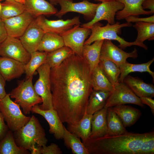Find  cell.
Listing matches in <instances>:
<instances>
[{
  "mask_svg": "<svg viewBox=\"0 0 154 154\" xmlns=\"http://www.w3.org/2000/svg\"><path fill=\"white\" fill-rule=\"evenodd\" d=\"M53 109L62 122L74 124L86 113L93 90L91 72L85 59L75 53L50 69Z\"/></svg>",
  "mask_w": 154,
  "mask_h": 154,
  "instance_id": "1",
  "label": "cell"
},
{
  "mask_svg": "<svg viewBox=\"0 0 154 154\" xmlns=\"http://www.w3.org/2000/svg\"><path fill=\"white\" fill-rule=\"evenodd\" d=\"M147 133L127 131L119 135L89 138L83 143L89 154H139Z\"/></svg>",
  "mask_w": 154,
  "mask_h": 154,
  "instance_id": "2",
  "label": "cell"
},
{
  "mask_svg": "<svg viewBox=\"0 0 154 154\" xmlns=\"http://www.w3.org/2000/svg\"><path fill=\"white\" fill-rule=\"evenodd\" d=\"M132 26L131 23L126 22L120 24L117 21L112 25L108 23L103 26L102 24L99 22H97L90 28L91 33L85 41L84 45L90 44L97 40L107 39L117 41L119 43L118 47L122 49L133 45H136L147 50L148 47L144 43H139L135 41L127 42L118 35L121 33V28Z\"/></svg>",
  "mask_w": 154,
  "mask_h": 154,
  "instance_id": "3",
  "label": "cell"
},
{
  "mask_svg": "<svg viewBox=\"0 0 154 154\" xmlns=\"http://www.w3.org/2000/svg\"><path fill=\"white\" fill-rule=\"evenodd\" d=\"M14 132L17 145L29 151H32L36 146L46 145L48 141L44 129L34 115L25 125Z\"/></svg>",
  "mask_w": 154,
  "mask_h": 154,
  "instance_id": "4",
  "label": "cell"
},
{
  "mask_svg": "<svg viewBox=\"0 0 154 154\" xmlns=\"http://www.w3.org/2000/svg\"><path fill=\"white\" fill-rule=\"evenodd\" d=\"M33 77L20 82L10 94V98L22 108L24 114H29L34 106L42 103L41 98L36 92L32 82Z\"/></svg>",
  "mask_w": 154,
  "mask_h": 154,
  "instance_id": "5",
  "label": "cell"
},
{
  "mask_svg": "<svg viewBox=\"0 0 154 154\" xmlns=\"http://www.w3.org/2000/svg\"><path fill=\"white\" fill-rule=\"evenodd\" d=\"M0 111L9 129L13 132L25 125L31 118L23 113L20 106L11 99L9 93L0 99Z\"/></svg>",
  "mask_w": 154,
  "mask_h": 154,
  "instance_id": "6",
  "label": "cell"
},
{
  "mask_svg": "<svg viewBox=\"0 0 154 154\" xmlns=\"http://www.w3.org/2000/svg\"><path fill=\"white\" fill-rule=\"evenodd\" d=\"M50 69L46 63L40 66L37 70L38 78L33 85L36 92L42 99V104L39 106L43 110L53 109L50 79Z\"/></svg>",
  "mask_w": 154,
  "mask_h": 154,
  "instance_id": "7",
  "label": "cell"
},
{
  "mask_svg": "<svg viewBox=\"0 0 154 154\" xmlns=\"http://www.w3.org/2000/svg\"><path fill=\"white\" fill-rule=\"evenodd\" d=\"M132 104L143 106L140 98L132 92L123 82H119L114 86L111 92L104 108H108L126 104Z\"/></svg>",
  "mask_w": 154,
  "mask_h": 154,
  "instance_id": "8",
  "label": "cell"
},
{
  "mask_svg": "<svg viewBox=\"0 0 154 154\" xmlns=\"http://www.w3.org/2000/svg\"><path fill=\"white\" fill-rule=\"evenodd\" d=\"M60 9L55 15L59 18L67 13L74 12L82 15L84 19L90 21L94 18L100 3H94L88 0L74 3L72 0H58Z\"/></svg>",
  "mask_w": 154,
  "mask_h": 154,
  "instance_id": "9",
  "label": "cell"
},
{
  "mask_svg": "<svg viewBox=\"0 0 154 154\" xmlns=\"http://www.w3.org/2000/svg\"><path fill=\"white\" fill-rule=\"evenodd\" d=\"M80 26L76 25L60 35L62 38L64 46L69 48L76 54L82 56L84 43L90 35L91 31Z\"/></svg>",
  "mask_w": 154,
  "mask_h": 154,
  "instance_id": "10",
  "label": "cell"
},
{
  "mask_svg": "<svg viewBox=\"0 0 154 154\" xmlns=\"http://www.w3.org/2000/svg\"><path fill=\"white\" fill-rule=\"evenodd\" d=\"M80 16L74 17L66 20L62 19L50 20L44 15L35 18L34 21L44 33H48L60 35L74 26L81 23Z\"/></svg>",
  "mask_w": 154,
  "mask_h": 154,
  "instance_id": "11",
  "label": "cell"
},
{
  "mask_svg": "<svg viewBox=\"0 0 154 154\" xmlns=\"http://www.w3.org/2000/svg\"><path fill=\"white\" fill-rule=\"evenodd\" d=\"M0 56L11 58L26 64L29 60L31 55L19 39L8 36L0 45Z\"/></svg>",
  "mask_w": 154,
  "mask_h": 154,
  "instance_id": "12",
  "label": "cell"
},
{
  "mask_svg": "<svg viewBox=\"0 0 154 154\" xmlns=\"http://www.w3.org/2000/svg\"><path fill=\"white\" fill-rule=\"evenodd\" d=\"M138 56L137 50L135 48L131 52H127L116 46L111 40L105 39L102 46L100 58L110 60L120 68L127 61V58L135 59Z\"/></svg>",
  "mask_w": 154,
  "mask_h": 154,
  "instance_id": "13",
  "label": "cell"
},
{
  "mask_svg": "<svg viewBox=\"0 0 154 154\" xmlns=\"http://www.w3.org/2000/svg\"><path fill=\"white\" fill-rule=\"evenodd\" d=\"M123 4L116 0L100 3L97 8L94 18L90 21L81 26L89 29L95 23L106 20L110 24H114L116 13L124 7Z\"/></svg>",
  "mask_w": 154,
  "mask_h": 154,
  "instance_id": "14",
  "label": "cell"
},
{
  "mask_svg": "<svg viewBox=\"0 0 154 154\" xmlns=\"http://www.w3.org/2000/svg\"><path fill=\"white\" fill-rule=\"evenodd\" d=\"M35 19L27 11L18 15L3 20L8 36L19 38Z\"/></svg>",
  "mask_w": 154,
  "mask_h": 154,
  "instance_id": "15",
  "label": "cell"
},
{
  "mask_svg": "<svg viewBox=\"0 0 154 154\" xmlns=\"http://www.w3.org/2000/svg\"><path fill=\"white\" fill-rule=\"evenodd\" d=\"M31 112L40 115L44 118L49 124V133L53 134L56 139H63L64 126L55 110H43L37 104L32 108Z\"/></svg>",
  "mask_w": 154,
  "mask_h": 154,
  "instance_id": "16",
  "label": "cell"
},
{
  "mask_svg": "<svg viewBox=\"0 0 154 154\" xmlns=\"http://www.w3.org/2000/svg\"><path fill=\"white\" fill-rule=\"evenodd\" d=\"M44 33L34 20L19 39L25 49L31 54L37 50Z\"/></svg>",
  "mask_w": 154,
  "mask_h": 154,
  "instance_id": "17",
  "label": "cell"
},
{
  "mask_svg": "<svg viewBox=\"0 0 154 154\" xmlns=\"http://www.w3.org/2000/svg\"><path fill=\"white\" fill-rule=\"evenodd\" d=\"M25 64L11 58L0 57V73L6 81L20 77L25 73Z\"/></svg>",
  "mask_w": 154,
  "mask_h": 154,
  "instance_id": "18",
  "label": "cell"
},
{
  "mask_svg": "<svg viewBox=\"0 0 154 154\" xmlns=\"http://www.w3.org/2000/svg\"><path fill=\"white\" fill-rule=\"evenodd\" d=\"M26 10L35 19L41 15H55L57 9L46 0H25Z\"/></svg>",
  "mask_w": 154,
  "mask_h": 154,
  "instance_id": "19",
  "label": "cell"
},
{
  "mask_svg": "<svg viewBox=\"0 0 154 154\" xmlns=\"http://www.w3.org/2000/svg\"><path fill=\"white\" fill-rule=\"evenodd\" d=\"M116 0L123 3L124 6L122 9L116 14V19L118 20L125 19L130 16L151 14L149 11L145 10L142 7V4L144 0Z\"/></svg>",
  "mask_w": 154,
  "mask_h": 154,
  "instance_id": "20",
  "label": "cell"
},
{
  "mask_svg": "<svg viewBox=\"0 0 154 154\" xmlns=\"http://www.w3.org/2000/svg\"><path fill=\"white\" fill-rule=\"evenodd\" d=\"M123 82L139 98L144 97L152 98L154 96V86L153 84L145 82L141 79L127 75Z\"/></svg>",
  "mask_w": 154,
  "mask_h": 154,
  "instance_id": "21",
  "label": "cell"
},
{
  "mask_svg": "<svg viewBox=\"0 0 154 154\" xmlns=\"http://www.w3.org/2000/svg\"><path fill=\"white\" fill-rule=\"evenodd\" d=\"M107 108L104 107L92 115L90 138L100 137L107 134Z\"/></svg>",
  "mask_w": 154,
  "mask_h": 154,
  "instance_id": "22",
  "label": "cell"
},
{
  "mask_svg": "<svg viewBox=\"0 0 154 154\" xmlns=\"http://www.w3.org/2000/svg\"><path fill=\"white\" fill-rule=\"evenodd\" d=\"M113 107H112V110L118 116L125 128L134 124L141 114L139 109L125 104Z\"/></svg>",
  "mask_w": 154,
  "mask_h": 154,
  "instance_id": "23",
  "label": "cell"
},
{
  "mask_svg": "<svg viewBox=\"0 0 154 154\" xmlns=\"http://www.w3.org/2000/svg\"><path fill=\"white\" fill-rule=\"evenodd\" d=\"M104 40H96L92 44L84 46L82 56L87 61L91 72L100 63L101 48Z\"/></svg>",
  "mask_w": 154,
  "mask_h": 154,
  "instance_id": "24",
  "label": "cell"
},
{
  "mask_svg": "<svg viewBox=\"0 0 154 154\" xmlns=\"http://www.w3.org/2000/svg\"><path fill=\"white\" fill-rule=\"evenodd\" d=\"M92 115L86 113L78 121L74 124H67V129L76 135L84 143L90 138L91 131V122Z\"/></svg>",
  "mask_w": 154,
  "mask_h": 154,
  "instance_id": "25",
  "label": "cell"
},
{
  "mask_svg": "<svg viewBox=\"0 0 154 154\" xmlns=\"http://www.w3.org/2000/svg\"><path fill=\"white\" fill-rule=\"evenodd\" d=\"M111 92L93 90L88 100L86 113L93 115L104 107Z\"/></svg>",
  "mask_w": 154,
  "mask_h": 154,
  "instance_id": "26",
  "label": "cell"
},
{
  "mask_svg": "<svg viewBox=\"0 0 154 154\" xmlns=\"http://www.w3.org/2000/svg\"><path fill=\"white\" fill-rule=\"evenodd\" d=\"M29 151L18 146L12 131L9 130L0 141V154H29Z\"/></svg>",
  "mask_w": 154,
  "mask_h": 154,
  "instance_id": "27",
  "label": "cell"
},
{
  "mask_svg": "<svg viewBox=\"0 0 154 154\" xmlns=\"http://www.w3.org/2000/svg\"><path fill=\"white\" fill-rule=\"evenodd\" d=\"M91 81L94 90L112 92L114 87L106 77L99 64L91 72Z\"/></svg>",
  "mask_w": 154,
  "mask_h": 154,
  "instance_id": "28",
  "label": "cell"
},
{
  "mask_svg": "<svg viewBox=\"0 0 154 154\" xmlns=\"http://www.w3.org/2000/svg\"><path fill=\"white\" fill-rule=\"evenodd\" d=\"M154 61L153 58L147 62L141 64H131L127 61L120 67L121 73L119 78V82H123L124 78L129 74L135 72H147L152 76L154 81V72L151 71L150 68Z\"/></svg>",
  "mask_w": 154,
  "mask_h": 154,
  "instance_id": "29",
  "label": "cell"
},
{
  "mask_svg": "<svg viewBox=\"0 0 154 154\" xmlns=\"http://www.w3.org/2000/svg\"><path fill=\"white\" fill-rule=\"evenodd\" d=\"M64 46L61 36L54 33H45L37 50L49 52Z\"/></svg>",
  "mask_w": 154,
  "mask_h": 154,
  "instance_id": "30",
  "label": "cell"
},
{
  "mask_svg": "<svg viewBox=\"0 0 154 154\" xmlns=\"http://www.w3.org/2000/svg\"><path fill=\"white\" fill-rule=\"evenodd\" d=\"M74 53L69 48L64 46L48 52L45 63L48 64L51 68L56 67Z\"/></svg>",
  "mask_w": 154,
  "mask_h": 154,
  "instance_id": "31",
  "label": "cell"
},
{
  "mask_svg": "<svg viewBox=\"0 0 154 154\" xmlns=\"http://www.w3.org/2000/svg\"><path fill=\"white\" fill-rule=\"evenodd\" d=\"M66 146L74 154H89L88 151L80 138L69 131L64 126L63 138Z\"/></svg>",
  "mask_w": 154,
  "mask_h": 154,
  "instance_id": "32",
  "label": "cell"
},
{
  "mask_svg": "<svg viewBox=\"0 0 154 154\" xmlns=\"http://www.w3.org/2000/svg\"><path fill=\"white\" fill-rule=\"evenodd\" d=\"M107 123L108 128L107 135H119L127 131L121 120L113 111L112 107L107 108Z\"/></svg>",
  "mask_w": 154,
  "mask_h": 154,
  "instance_id": "33",
  "label": "cell"
},
{
  "mask_svg": "<svg viewBox=\"0 0 154 154\" xmlns=\"http://www.w3.org/2000/svg\"><path fill=\"white\" fill-rule=\"evenodd\" d=\"M48 52L37 50L31 54L29 61L25 64L26 79L33 77L36 70L42 65L45 63Z\"/></svg>",
  "mask_w": 154,
  "mask_h": 154,
  "instance_id": "34",
  "label": "cell"
},
{
  "mask_svg": "<svg viewBox=\"0 0 154 154\" xmlns=\"http://www.w3.org/2000/svg\"><path fill=\"white\" fill-rule=\"evenodd\" d=\"M1 4L0 17L2 20L18 15L26 11L24 4L14 0H5Z\"/></svg>",
  "mask_w": 154,
  "mask_h": 154,
  "instance_id": "35",
  "label": "cell"
},
{
  "mask_svg": "<svg viewBox=\"0 0 154 154\" xmlns=\"http://www.w3.org/2000/svg\"><path fill=\"white\" fill-rule=\"evenodd\" d=\"M99 64L105 75L113 86L117 85L119 83L120 68L113 62L104 59L100 58Z\"/></svg>",
  "mask_w": 154,
  "mask_h": 154,
  "instance_id": "36",
  "label": "cell"
},
{
  "mask_svg": "<svg viewBox=\"0 0 154 154\" xmlns=\"http://www.w3.org/2000/svg\"><path fill=\"white\" fill-rule=\"evenodd\" d=\"M137 31V35L135 41L143 44L146 40H152L154 39V23L137 22L133 26Z\"/></svg>",
  "mask_w": 154,
  "mask_h": 154,
  "instance_id": "37",
  "label": "cell"
},
{
  "mask_svg": "<svg viewBox=\"0 0 154 154\" xmlns=\"http://www.w3.org/2000/svg\"><path fill=\"white\" fill-rule=\"evenodd\" d=\"M154 153V132H147L141 146L139 154Z\"/></svg>",
  "mask_w": 154,
  "mask_h": 154,
  "instance_id": "38",
  "label": "cell"
},
{
  "mask_svg": "<svg viewBox=\"0 0 154 154\" xmlns=\"http://www.w3.org/2000/svg\"><path fill=\"white\" fill-rule=\"evenodd\" d=\"M31 153V154H61L62 152L57 144L52 143L48 146H36Z\"/></svg>",
  "mask_w": 154,
  "mask_h": 154,
  "instance_id": "39",
  "label": "cell"
},
{
  "mask_svg": "<svg viewBox=\"0 0 154 154\" xmlns=\"http://www.w3.org/2000/svg\"><path fill=\"white\" fill-rule=\"evenodd\" d=\"M125 19L127 22L129 23L145 22L154 23V15L145 18H139L135 16H130Z\"/></svg>",
  "mask_w": 154,
  "mask_h": 154,
  "instance_id": "40",
  "label": "cell"
},
{
  "mask_svg": "<svg viewBox=\"0 0 154 154\" xmlns=\"http://www.w3.org/2000/svg\"><path fill=\"white\" fill-rule=\"evenodd\" d=\"M4 121L3 116L0 111V141L4 137L9 130V129Z\"/></svg>",
  "mask_w": 154,
  "mask_h": 154,
  "instance_id": "41",
  "label": "cell"
},
{
  "mask_svg": "<svg viewBox=\"0 0 154 154\" xmlns=\"http://www.w3.org/2000/svg\"><path fill=\"white\" fill-rule=\"evenodd\" d=\"M8 35L3 20L0 17V45L5 40Z\"/></svg>",
  "mask_w": 154,
  "mask_h": 154,
  "instance_id": "42",
  "label": "cell"
},
{
  "mask_svg": "<svg viewBox=\"0 0 154 154\" xmlns=\"http://www.w3.org/2000/svg\"><path fill=\"white\" fill-rule=\"evenodd\" d=\"M142 103L149 106L153 114H154V100L150 97H144L139 98Z\"/></svg>",
  "mask_w": 154,
  "mask_h": 154,
  "instance_id": "43",
  "label": "cell"
},
{
  "mask_svg": "<svg viewBox=\"0 0 154 154\" xmlns=\"http://www.w3.org/2000/svg\"><path fill=\"white\" fill-rule=\"evenodd\" d=\"M142 6L144 9H149L151 14L154 13V0H144Z\"/></svg>",
  "mask_w": 154,
  "mask_h": 154,
  "instance_id": "44",
  "label": "cell"
},
{
  "mask_svg": "<svg viewBox=\"0 0 154 154\" xmlns=\"http://www.w3.org/2000/svg\"><path fill=\"white\" fill-rule=\"evenodd\" d=\"M5 84L6 80L0 73V99L3 98L7 94L5 88Z\"/></svg>",
  "mask_w": 154,
  "mask_h": 154,
  "instance_id": "45",
  "label": "cell"
},
{
  "mask_svg": "<svg viewBox=\"0 0 154 154\" xmlns=\"http://www.w3.org/2000/svg\"><path fill=\"white\" fill-rule=\"evenodd\" d=\"M53 5H56L58 4V0H48Z\"/></svg>",
  "mask_w": 154,
  "mask_h": 154,
  "instance_id": "46",
  "label": "cell"
},
{
  "mask_svg": "<svg viewBox=\"0 0 154 154\" xmlns=\"http://www.w3.org/2000/svg\"><path fill=\"white\" fill-rule=\"evenodd\" d=\"M4 0H0V1ZM16 1L24 4L25 3V0H14Z\"/></svg>",
  "mask_w": 154,
  "mask_h": 154,
  "instance_id": "47",
  "label": "cell"
},
{
  "mask_svg": "<svg viewBox=\"0 0 154 154\" xmlns=\"http://www.w3.org/2000/svg\"><path fill=\"white\" fill-rule=\"evenodd\" d=\"M96 1L100 2H105L112 1L115 0H94Z\"/></svg>",
  "mask_w": 154,
  "mask_h": 154,
  "instance_id": "48",
  "label": "cell"
},
{
  "mask_svg": "<svg viewBox=\"0 0 154 154\" xmlns=\"http://www.w3.org/2000/svg\"><path fill=\"white\" fill-rule=\"evenodd\" d=\"M1 8H2V6H1V3H0V14L1 12Z\"/></svg>",
  "mask_w": 154,
  "mask_h": 154,
  "instance_id": "49",
  "label": "cell"
},
{
  "mask_svg": "<svg viewBox=\"0 0 154 154\" xmlns=\"http://www.w3.org/2000/svg\"></svg>",
  "mask_w": 154,
  "mask_h": 154,
  "instance_id": "50",
  "label": "cell"
}]
</instances>
